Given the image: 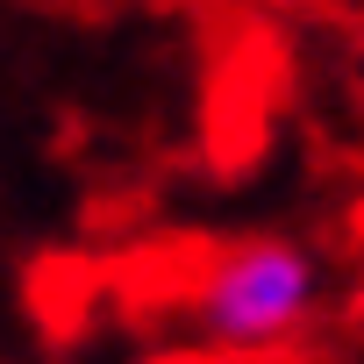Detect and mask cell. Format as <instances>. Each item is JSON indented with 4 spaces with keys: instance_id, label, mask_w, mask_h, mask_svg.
<instances>
[{
    "instance_id": "cell-1",
    "label": "cell",
    "mask_w": 364,
    "mask_h": 364,
    "mask_svg": "<svg viewBox=\"0 0 364 364\" xmlns=\"http://www.w3.org/2000/svg\"><path fill=\"white\" fill-rule=\"evenodd\" d=\"M321 307V257L293 236H236L215 243L186 279V314L215 350L257 357L286 350Z\"/></svg>"
}]
</instances>
